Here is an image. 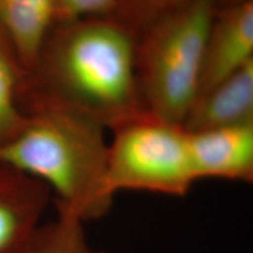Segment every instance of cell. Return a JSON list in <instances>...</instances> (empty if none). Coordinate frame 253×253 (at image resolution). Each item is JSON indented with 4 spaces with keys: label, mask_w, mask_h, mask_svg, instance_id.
Masks as SVG:
<instances>
[{
    "label": "cell",
    "mask_w": 253,
    "mask_h": 253,
    "mask_svg": "<svg viewBox=\"0 0 253 253\" xmlns=\"http://www.w3.org/2000/svg\"><path fill=\"white\" fill-rule=\"evenodd\" d=\"M250 1H253V0H214V5H216V8H223L243 5Z\"/></svg>",
    "instance_id": "cell-14"
},
{
    "label": "cell",
    "mask_w": 253,
    "mask_h": 253,
    "mask_svg": "<svg viewBox=\"0 0 253 253\" xmlns=\"http://www.w3.org/2000/svg\"><path fill=\"white\" fill-rule=\"evenodd\" d=\"M121 0H55L54 24L82 18L110 17Z\"/></svg>",
    "instance_id": "cell-13"
},
{
    "label": "cell",
    "mask_w": 253,
    "mask_h": 253,
    "mask_svg": "<svg viewBox=\"0 0 253 253\" xmlns=\"http://www.w3.org/2000/svg\"><path fill=\"white\" fill-rule=\"evenodd\" d=\"M191 1L195 0H121L112 18L129 28L137 39L142 31L161 15Z\"/></svg>",
    "instance_id": "cell-12"
},
{
    "label": "cell",
    "mask_w": 253,
    "mask_h": 253,
    "mask_svg": "<svg viewBox=\"0 0 253 253\" xmlns=\"http://www.w3.org/2000/svg\"><path fill=\"white\" fill-rule=\"evenodd\" d=\"M50 201L42 182L0 163V253L13 251L36 232Z\"/></svg>",
    "instance_id": "cell-7"
},
{
    "label": "cell",
    "mask_w": 253,
    "mask_h": 253,
    "mask_svg": "<svg viewBox=\"0 0 253 253\" xmlns=\"http://www.w3.org/2000/svg\"><path fill=\"white\" fill-rule=\"evenodd\" d=\"M108 142L107 188L184 197L197 182L188 132L149 113L113 129Z\"/></svg>",
    "instance_id": "cell-4"
},
{
    "label": "cell",
    "mask_w": 253,
    "mask_h": 253,
    "mask_svg": "<svg viewBox=\"0 0 253 253\" xmlns=\"http://www.w3.org/2000/svg\"><path fill=\"white\" fill-rule=\"evenodd\" d=\"M55 0H0V26L17 49L26 72L54 26Z\"/></svg>",
    "instance_id": "cell-9"
},
{
    "label": "cell",
    "mask_w": 253,
    "mask_h": 253,
    "mask_svg": "<svg viewBox=\"0 0 253 253\" xmlns=\"http://www.w3.org/2000/svg\"><path fill=\"white\" fill-rule=\"evenodd\" d=\"M136 40L129 28L110 17L54 24L25 75L21 112L67 110L109 130L143 115Z\"/></svg>",
    "instance_id": "cell-1"
},
{
    "label": "cell",
    "mask_w": 253,
    "mask_h": 253,
    "mask_svg": "<svg viewBox=\"0 0 253 253\" xmlns=\"http://www.w3.org/2000/svg\"><path fill=\"white\" fill-rule=\"evenodd\" d=\"M8 253H107L87 239L84 224L56 213L54 220L42 223L23 245Z\"/></svg>",
    "instance_id": "cell-11"
},
{
    "label": "cell",
    "mask_w": 253,
    "mask_h": 253,
    "mask_svg": "<svg viewBox=\"0 0 253 253\" xmlns=\"http://www.w3.org/2000/svg\"><path fill=\"white\" fill-rule=\"evenodd\" d=\"M244 125H253V61L196 97L183 128L203 131Z\"/></svg>",
    "instance_id": "cell-8"
},
{
    "label": "cell",
    "mask_w": 253,
    "mask_h": 253,
    "mask_svg": "<svg viewBox=\"0 0 253 253\" xmlns=\"http://www.w3.org/2000/svg\"><path fill=\"white\" fill-rule=\"evenodd\" d=\"M186 132L197 182H253V125Z\"/></svg>",
    "instance_id": "cell-6"
},
{
    "label": "cell",
    "mask_w": 253,
    "mask_h": 253,
    "mask_svg": "<svg viewBox=\"0 0 253 253\" xmlns=\"http://www.w3.org/2000/svg\"><path fill=\"white\" fill-rule=\"evenodd\" d=\"M251 61H253V1L216 8L205 40L196 97Z\"/></svg>",
    "instance_id": "cell-5"
},
{
    "label": "cell",
    "mask_w": 253,
    "mask_h": 253,
    "mask_svg": "<svg viewBox=\"0 0 253 253\" xmlns=\"http://www.w3.org/2000/svg\"><path fill=\"white\" fill-rule=\"evenodd\" d=\"M25 116L20 132L0 145V163L42 182L58 214L84 224L106 216L114 201L107 188V129L62 109Z\"/></svg>",
    "instance_id": "cell-2"
},
{
    "label": "cell",
    "mask_w": 253,
    "mask_h": 253,
    "mask_svg": "<svg viewBox=\"0 0 253 253\" xmlns=\"http://www.w3.org/2000/svg\"><path fill=\"white\" fill-rule=\"evenodd\" d=\"M214 0H195L161 15L136 40L135 68L145 112L183 126L197 96Z\"/></svg>",
    "instance_id": "cell-3"
},
{
    "label": "cell",
    "mask_w": 253,
    "mask_h": 253,
    "mask_svg": "<svg viewBox=\"0 0 253 253\" xmlns=\"http://www.w3.org/2000/svg\"><path fill=\"white\" fill-rule=\"evenodd\" d=\"M25 75L17 49L0 26V145L15 137L26 122L20 108Z\"/></svg>",
    "instance_id": "cell-10"
}]
</instances>
